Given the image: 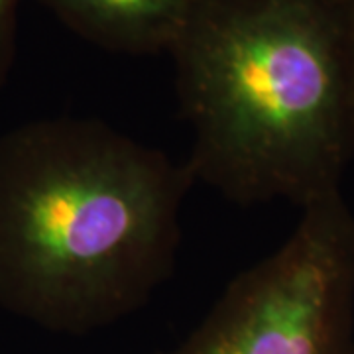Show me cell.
<instances>
[{"label": "cell", "instance_id": "1", "mask_svg": "<svg viewBox=\"0 0 354 354\" xmlns=\"http://www.w3.org/2000/svg\"><path fill=\"white\" fill-rule=\"evenodd\" d=\"M187 164L97 118L0 136V309L85 335L136 313L171 278Z\"/></svg>", "mask_w": 354, "mask_h": 354}, {"label": "cell", "instance_id": "2", "mask_svg": "<svg viewBox=\"0 0 354 354\" xmlns=\"http://www.w3.org/2000/svg\"><path fill=\"white\" fill-rule=\"evenodd\" d=\"M167 53L195 181L250 207L341 191L354 158V0H189Z\"/></svg>", "mask_w": 354, "mask_h": 354}, {"label": "cell", "instance_id": "3", "mask_svg": "<svg viewBox=\"0 0 354 354\" xmlns=\"http://www.w3.org/2000/svg\"><path fill=\"white\" fill-rule=\"evenodd\" d=\"M162 354H354V213L341 191L301 209L288 241Z\"/></svg>", "mask_w": 354, "mask_h": 354}, {"label": "cell", "instance_id": "4", "mask_svg": "<svg viewBox=\"0 0 354 354\" xmlns=\"http://www.w3.org/2000/svg\"><path fill=\"white\" fill-rule=\"evenodd\" d=\"M77 36L127 55L169 51L189 0H36Z\"/></svg>", "mask_w": 354, "mask_h": 354}, {"label": "cell", "instance_id": "5", "mask_svg": "<svg viewBox=\"0 0 354 354\" xmlns=\"http://www.w3.org/2000/svg\"><path fill=\"white\" fill-rule=\"evenodd\" d=\"M20 0H0V88L6 85L16 57Z\"/></svg>", "mask_w": 354, "mask_h": 354}]
</instances>
